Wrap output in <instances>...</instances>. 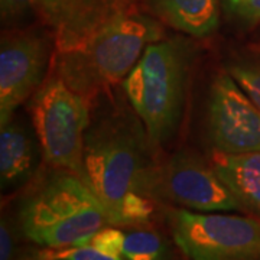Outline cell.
Instances as JSON below:
<instances>
[{
  "label": "cell",
  "instance_id": "14",
  "mask_svg": "<svg viewBox=\"0 0 260 260\" xmlns=\"http://www.w3.org/2000/svg\"><path fill=\"white\" fill-rule=\"evenodd\" d=\"M121 256L126 260H171V249L158 232L136 229L124 233Z\"/></svg>",
  "mask_w": 260,
  "mask_h": 260
},
{
  "label": "cell",
  "instance_id": "4",
  "mask_svg": "<svg viewBox=\"0 0 260 260\" xmlns=\"http://www.w3.org/2000/svg\"><path fill=\"white\" fill-rule=\"evenodd\" d=\"M16 223L25 239L49 249L87 244L109 225L102 204L83 179L51 167L20 198Z\"/></svg>",
  "mask_w": 260,
  "mask_h": 260
},
{
  "label": "cell",
  "instance_id": "8",
  "mask_svg": "<svg viewBox=\"0 0 260 260\" xmlns=\"http://www.w3.org/2000/svg\"><path fill=\"white\" fill-rule=\"evenodd\" d=\"M156 201L197 213L243 211L211 160L207 162L192 150H179L160 165L155 189Z\"/></svg>",
  "mask_w": 260,
  "mask_h": 260
},
{
  "label": "cell",
  "instance_id": "12",
  "mask_svg": "<svg viewBox=\"0 0 260 260\" xmlns=\"http://www.w3.org/2000/svg\"><path fill=\"white\" fill-rule=\"evenodd\" d=\"M164 25L194 38L213 35L220 25V0H143Z\"/></svg>",
  "mask_w": 260,
  "mask_h": 260
},
{
  "label": "cell",
  "instance_id": "15",
  "mask_svg": "<svg viewBox=\"0 0 260 260\" xmlns=\"http://www.w3.org/2000/svg\"><path fill=\"white\" fill-rule=\"evenodd\" d=\"M229 71L237 84L260 109V51H249L225 61Z\"/></svg>",
  "mask_w": 260,
  "mask_h": 260
},
{
  "label": "cell",
  "instance_id": "17",
  "mask_svg": "<svg viewBox=\"0 0 260 260\" xmlns=\"http://www.w3.org/2000/svg\"><path fill=\"white\" fill-rule=\"evenodd\" d=\"M32 15H38V0H0V18L3 29L22 28Z\"/></svg>",
  "mask_w": 260,
  "mask_h": 260
},
{
  "label": "cell",
  "instance_id": "18",
  "mask_svg": "<svg viewBox=\"0 0 260 260\" xmlns=\"http://www.w3.org/2000/svg\"><path fill=\"white\" fill-rule=\"evenodd\" d=\"M123 239H124L123 230L112 227V225H109V227L106 225L94 234L88 244H91L93 247H95L97 250H100L104 254L123 259V256H121Z\"/></svg>",
  "mask_w": 260,
  "mask_h": 260
},
{
  "label": "cell",
  "instance_id": "7",
  "mask_svg": "<svg viewBox=\"0 0 260 260\" xmlns=\"http://www.w3.org/2000/svg\"><path fill=\"white\" fill-rule=\"evenodd\" d=\"M56 45L44 28L3 29L0 39V126L16 114L45 83Z\"/></svg>",
  "mask_w": 260,
  "mask_h": 260
},
{
  "label": "cell",
  "instance_id": "16",
  "mask_svg": "<svg viewBox=\"0 0 260 260\" xmlns=\"http://www.w3.org/2000/svg\"><path fill=\"white\" fill-rule=\"evenodd\" d=\"M22 260H124L120 257H114L104 254L97 250L91 244H74L67 247H42L41 250L30 253L28 257Z\"/></svg>",
  "mask_w": 260,
  "mask_h": 260
},
{
  "label": "cell",
  "instance_id": "1",
  "mask_svg": "<svg viewBox=\"0 0 260 260\" xmlns=\"http://www.w3.org/2000/svg\"><path fill=\"white\" fill-rule=\"evenodd\" d=\"M159 168L156 145L123 90L100 94L84 138L81 179L102 204L109 225L148 223Z\"/></svg>",
  "mask_w": 260,
  "mask_h": 260
},
{
  "label": "cell",
  "instance_id": "3",
  "mask_svg": "<svg viewBox=\"0 0 260 260\" xmlns=\"http://www.w3.org/2000/svg\"><path fill=\"white\" fill-rule=\"evenodd\" d=\"M195 56L197 45L188 35L162 38L149 44L120 84L156 146L172 139L181 126Z\"/></svg>",
  "mask_w": 260,
  "mask_h": 260
},
{
  "label": "cell",
  "instance_id": "9",
  "mask_svg": "<svg viewBox=\"0 0 260 260\" xmlns=\"http://www.w3.org/2000/svg\"><path fill=\"white\" fill-rule=\"evenodd\" d=\"M205 123L214 152L239 155L260 150V109L225 70L210 85Z\"/></svg>",
  "mask_w": 260,
  "mask_h": 260
},
{
  "label": "cell",
  "instance_id": "20",
  "mask_svg": "<svg viewBox=\"0 0 260 260\" xmlns=\"http://www.w3.org/2000/svg\"><path fill=\"white\" fill-rule=\"evenodd\" d=\"M19 230L16 220L13 221L10 217H2L0 223V260H15L18 249Z\"/></svg>",
  "mask_w": 260,
  "mask_h": 260
},
{
  "label": "cell",
  "instance_id": "10",
  "mask_svg": "<svg viewBox=\"0 0 260 260\" xmlns=\"http://www.w3.org/2000/svg\"><path fill=\"white\" fill-rule=\"evenodd\" d=\"M143 0H38L39 18L54 35L56 51L83 45L116 19L140 12Z\"/></svg>",
  "mask_w": 260,
  "mask_h": 260
},
{
  "label": "cell",
  "instance_id": "13",
  "mask_svg": "<svg viewBox=\"0 0 260 260\" xmlns=\"http://www.w3.org/2000/svg\"><path fill=\"white\" fill-rule=\"evenodd\" d=\"M211 164L243 211L260 217V150L239 155L213 152Z\"/></svg>",
  "mask_w": 260,
  "mask_h": 260
},
{
  "label": "cell",
  "instance_id": "6",
  "mask_svg": "<svg viewBox=\"0 0 260 260\" xmlns=\"http://www.w3.org/2000/svg\"><path fill=\"white\" fill-rule=\"evenodd\" d=\"M167 220L189 260H260V217L169 208Z\"/></svg>",
  "mask_w": 260,
  "mask_h": 260
},
{
  "label": "cell",
  "instance_id": "11",
  "mask_svg": "<svg viewBox=\"0 0 260 260\" xmlns=\"http://www.w3.org/2000/svg\"><path fill=\"white\" fill-rule=\"evenodd\" d=\"M42 150L35 129L22 116H13L0 132V184L3 191L25 185L37 174Z\"/></svg>",
  "mask_w": 260,
  "mask_h": 260
},
{
  "label": "cell",
  "instance_id": "2",
  "mask_svg": "<svg viewBox=\"0 0 260 260\" xmlns=\"http://www.w3.org/2000/svg\"><path fill=\"white\" fill-rule=\"evenodd\" d=\"M164 23L142 12L116 19L80 47L55 51L52 71L93 102L123 83L149 44L165 38Z\"/></svg>",
  "mask_w": 260,
  "mask_h": 260
},
{
  "label": "cell",
  "instance_id": "5",
  "mask_svg": "<svg viewBox=\"0 0 260 260\" xmlns=\"http://www.w3.org/2000/svg\"><path fill=\"white\" fill-rule=\"evenodd\" d=\"M28 110L44 162L81 178L84 138L91 117V103L51 70L45 83L30 97Z\"/></svg>",
  "mask_w": 260,
  "mask_h": 260
},
{
  "label": "cell",
  "instance_id": "19",
  "mask_svg": "<svg viewBox=\"0 0 260 260\" xmlns=\"http://www.w3.org/2000/svg\"><path fill=\"white\" fill-rule=\"evenodd\" d=\"M224 10L247 26L260 22V0H221Z\"/></svg>",
  "mask_w": 260,
  "mask_h": 260
}]
</instances>
